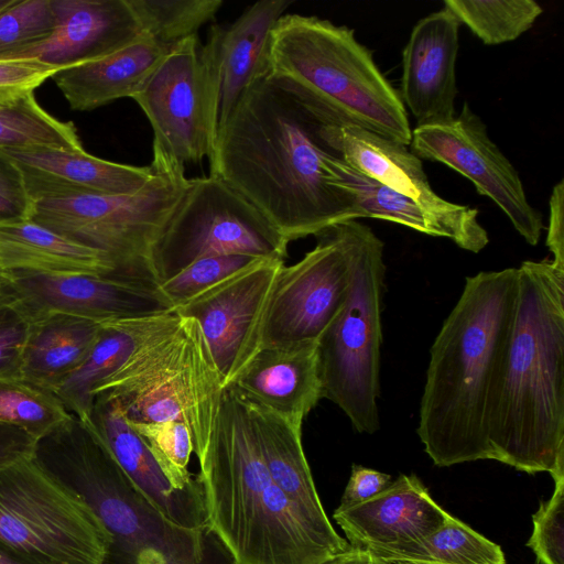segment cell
<instances>
[{
    "label": "cell",
    "mask_w": 564,
    "mask_h": 564,
    "mask_svg": "<svg viewBox=\"0 0 564 564\" xmlns=\"http://www.w3.org/2000/svg\"><path fill=\"white\" fill-rule=\"evenodd\" d=\"M325 124L310 104L269 73L245 93L219 129L210 173L252 205L290 242L358 219L350 195L332 183Z\"/></svg>",
    "instance_id": "6da1fadb"
},
{
    "label": "cell",
    "mask_w": 564,
    "mask_h": 564,
    "mask_svg": "<svg viewBox=\"0 0 564 564\" xmlns=\"http://www.w3.org/2000/svg\"><path fill=\"white\" fill-rule=\"evenodd\" d=\"M517 296V268L467 276L431 346L416 433L436 466L489 459Z\"/></svg>",
    "instance_id": "7a4b0ae2"
},
{
    "label": "cell",
    "mask_w": 564,
    "mask_h": 564,
    "mask_svg": "<svg viewBox=\"0 0 564 564\" xmlns=\"http://www.w3.org/2000/svg\"><path fill=\"white\" fill-rule=\"evenodd\" d=\"M205 524L237 564H323L350 545L316 525L272 479L245 399L226 387L196 455Z\"/></svg>",
    "instance_id": "3957f363"
},
{
    "label": "cell",
    "mask_w": 564,
    "mask_h": 564,
    "mask_svg": "<svg viewBox=\"0 0 564 564\" xmlns=\"http://www.w3.org/2000/svg\"><path fill=\"white\" fill-rule=\"evenodd\" d=\"M518 269L514 323L489 424V459L564 475V269Z\"/></svg>",
    "instance_id": "277c9868"
},
{
    "label": "cell",
    "mask_w": 564,
    "mask_h": 564,
    "mask_svg": "<svg viewBox=\"0 0 564 564\" xmlns=\"http://www.w3.org/2000/svg\"><path fill=\"white\" fill-rule=\"evenodd\" d=\"M269 74L296 90L327 126L359 127L411 143L399 91L346 25L283 14L271 32Z\"/></svg>",
    "instance_id": "5b68a950"
},
{
    "label": "cell",
    "mask_w": 564,
    "mask_h": 564,
    "mask_svg": "<svg viewBox=\"0 0 564 564\" xmlns=\"http://www.w3.org/2000/svg\"><path fill=\"white\" fill-rule=\"evenodd\" d=\"M34 463L76 495L112 536L119 564H193L206 531L169 521L120 466L88 422L72 416L35 442Z\"/></svg>",
    "instance_id": "8992f818"
},
{
    "label": "cell",
    "mask_w": 564,
    "mask_h": 564,
    "mask_svg": "<svg viewBox=\"0 0 564 564\" xmlns=\"http://www.w3.org/2000/svg\"><path fill=\"white\" fill-rule=\"evenodd\" d=\"M225 386L198 323L170 311L150 317L124 362L95 390L131 422L178 421L195 455L212 440Z\"/></svg>",
    "instance_id": "52a82bcc"
},
{
    "label": "cell",
    "mask_w": 564,
    "mask_h": 564,
    "mask_svg": "<svg viewBox=\"0 0 564 564\" xmlns=\"http://www.w3.org/2000/svg\"><path fill=\"white\" fill-rule=\"evenodd\" d=\"M350 282L346 301L318 339L323 398L359 433L380 429L381 313L386 292L384 245L373 230L348 220Z\"/></svg>",
    "instance_id": "ba28073f"
},
{
    "label": "cell",
    "mask_w": 564,
    "mask_h": 564,
    "mask_svg": "<svg viewBox=\"0 0 564 564\" xmlns=\"http://www.w3.org/2000/svg\"><path fill=\"white\" fill-rule=\"evenodd\" d=\"M150 165L154 176L133 194L42 198L32 202L29 218L102 252L113 267L111 278L158 288L152 247L183 198L189 178L184 167Z\"/></svg>",
    "instance_id": "9c48e42d"
},
{
    "label": "cell",
    "mask_w": 564,
    "mask_h": 564,
    "mask_svg": "<svg viewBox=\"0 0 564 564\" xmlns=\"http://www.w3.org/2000/svg\"><path fill=\"white\" fill-rule=\"evenodd\" d=\"M0 542L36 564H106L112 536L31 457L0 470Z\"/></svg>",
    "instance_id": "30bf717a"
},
{
    "label": "cell",
    "mask_w": 564,
    "mask_h": 564,
    "mask_svg": "<svg viewBox=\"0 0 564 564\" xmlns=\"http://www.w3.org/2000/svg\"><path fill=\"white\" fill-rule=\"evenodd\" d=\"M289 241L247 198L221 178L189 185L151 251L158 285L208 257L249 254L283 260Z\"/></svg>",
    "instance_id": "8fae6325"
},
{
    "label": "cell",
    "mask_w": 564,
    "mask_h": 564,
    "mask_svg": "<svg viewBox=\"0 0 564 564\" xmlns=\"http://www.w3.org/2000/svg\"><path fill=\"white\" fill-rule=\"evenodd\" d=\"M153 131V163L210 158L218 132L212 53L197 35L176 43L131 97Z\"/></svg>",
    "instance_id": "7c38bea8"
},
{
    "label": "cell",
    "mask_w": 564,
    "mask_h": 564,
    "mask_svg": "<svg viewBox=\"0 0 564 564\" xmlns=\"http://www.w3.org/2000/svg\"><path fill=\"white\" fill-rule=\"evenodd\" d=\"M348 220L316 234L312 250L296 263L281 268L261 347L318 340L340 312L350 282Z\"/></svg>",
    "instance_id": "4fadbf2b"
},
{
    "label": "cell",
    "mask_w": 564,
    "mask_h": 564,
    "mask_svg": "<svg viewBox=\"0 0 564 564\" xmlns=\"http://www.w3.org/2000/svg\"><path fill=\"white\" fill-rule=\"evenodd\" d=\"M410 150L420 160L443 163L468 178L479 195L498 205L525 242L539 243L542 214L529 203L519 173L467 102L447 122L415 127Z\"/></svg>",
    "instance_id": "5bb4252c"
},
{
    "label": "cell",
    "mask_w": 564,
    "mask_h": 564,
    "mask_svg": "<svg viewBox=\"0 0 564 564\" xmlns=\"http://www.w3.org/2000/svg\"><path fill=\"white\" fill-rule=\"evenodd\" d=\"M283 260H260L177 306L194 318L225 388L261 348L270 297Z\"/></svg>",
    "instance_id": "9a60e30c"
},
{
    "label": "cell",
    "mask_w": 564,
    "mask_h": 564,
    "mask_svg": "<svg viewBox=\"0 0 564 564\" xmlns=\"http://www.w3.org/2000/svg\"><path fill=\"white\" fill-rule=\"evenodd\" d=\"M9 272L8 293L32 321L67 314L105 323L173 311L158 288L87 273Z\"/></svg>",
    "instance_id": "2e32d148"
},
{
    "label": "cell",
    "mask_w": 564,
    "mask_h": 564,
    "mask_svg": "<svg viewBox=\"0 0 564 564\" xmlns=\"http://www.w3.org/2000/svg\"><path fill=\"white\" fill-rule=\"evenodd\" d=\"M457 18L443 8L413 26L402 54L401 100L419 126L440 124L455 116Z\"/></svg>",
    "instance_id": "e0dca14e"
},
{
    "label": "cell",
    "mask_w": 564,
    "mask_h": 564,
    "mask_svg": "<svg viewBox=\"0 0 564 564\" xmlns=\"http://www.w3.org/2000/svg\"><path fill=\"white\" fill-rule=\"evenodd\" d=\"M449 516L415 475H400L370 499L338 506L333 518L350 546L378 554L425 538Z\"/></svg>",
    "instance_id": "ac0fdd59"
},
{
    "label": "cell",
    "mask_w": 564,
    "mask_h": 564,
    "mask_svg": "<svg viewBox=\"0 0 564 564\" xmlns=\"http://www.w3.org/2000/svg\"><path fill=\"white\" fill-rule=\"evenodd\" d=\"M51 36L11 58H37L59 69L112 54L147 36L130 0H52Z\"/></svg>",
    "instance_id": "d6986e66"
},
{
    "label": "cell",
    "mask_w": 564,
    "mask_h": 564,
    "mask_svg": "<svg viewBox=\"0 0 564 564\" xmlns=\"http://www.w3.org/2000/svg\"><path fill=\"white\" fill-rule=\"evenodd\" d=\"M19 167L31 202L83 194L126 195L140 191L155 172L107 161L85 150L2 149Z\"/></svg>",
    "instance_id": "ffe728a7"
},
{
    "label": "cell",
    "mask_w": 564,
    "mask_h": 564,
    "mask_svg": "<svg viewBox=\"0 0 564 564\" xmlns=\"http://www.w3.org/2000/svg\"><path fill=\"white\" fill-rule=\"evenodd\" d=\"M290 6L289 0L258 1L228 28H212L206 44L216 80L218 131L249 87L269 73L271 32Z\"/></svg>",
    "instance_id": "44dd1931"
},
{
    "label": "cell",
    "mask_w": 564,
    "mask_h": 564,
    "mask_svg": "<svg viewBox=\"0 0 564 564\" xmlns=\"http://www.w3.org/2000/svg\"><path fill=\"white\" fill-rule=\"evenodd\" d=\"M228 387L249 403L304 421L323 399L318 340L261 347Z\"/></svg>",
    "instance_id": "7402d4cb"
},
{
    "label": "cell",
    "mask_w": 564,
    "mask_h": 564,
    "mask_svg": "<svg viewBox=\"0 0 564 564\" xmlns=\"http://www.w3.org/2000/svg\"><path fill=\"white\" fill-rule=\"evenodd\" d=\"M333 151L355 171L406 195L433 213L479 219V212L438 196L427 180L422 161L408 145L359 127L324 126Z\"/></svg>",
    "instance_id": "603a6c76"
},
{
    "label": "cell",
    "mask_w": 564,
    "mask_h": 564,
    "mask_svg": "<svg viewBox=\"0 0 564 564\" xmlns=\"http://www.w3.org/2000/svg\"><path fill=\"white\" fill-rule=\"evenodd\" d=\"M89 423L128 476L169 521L189 530H206L203 488L173 489L144 441L113 401L97 395Z\"/></svg>",
    "instance_id": "cb8c5ba5"
},
{
    "label": "cell",
    "mask_w": 564,
    "mask_h": 564,
    "mask_svg": "<svg viewBox=\"0 0 564 564\" xmlns=\"http://www.w3.org/2000/svg\"><path fill=\"white\" fill-rule=\"evenodd\" d=\"M332 183L354 200L357 217L397 223L415 231L452 240L463 250L480 252L489 242L479 219H459L431 212L411 197L355 171L337 154L329 159Z\"/></svg>",
    "instance_id": "d4e9b609"
},
{
    "label": "cell",
    "mask_w": 564,
    "mask_h": 564,
    "mask_svg": "<svg viewBox=\"0 0 564 564\" xmlns=\"http://www.w3.org/2000/svg\"><path fill=\"white\" fill-rule=\"evenodd\" d=\"M172 47L147 35L101 58L59 69L52 78L73 110H93L131 98Z\"/></svg>",
    "instance_id": "484cf974"
},
{
    "label": "cell",
    "mask_w": 564,
    "mask_h": 564,
    "mask_svg": "<svg viewBox=\"0 0 564 564\" xmlns=\"http://www.w3.org/2000/svg\"><path fill=\"white\" fill-rule=\"evenodd\" d=\"M247 405L274 482L316 525L326 531H335L323 508L304 454L303 421L258 404L247 402Z\"/></svg>",
    "instance_id": "4316f807"
},
{
    "label": "cell",
    "mask_w": 564,
    "mask_h": 564,
    "mask_svg": "<svg viewBox=\"0 0 564 564\" xmlns=\"http://www.w3.org/2000/svg\"><path fill=\"white\" fill-rule=\"evenodd\" d=\"M0 264L7 271L113 275L107 257L30 218L0 221Z\"/></svg>",
    "instance_id": "83f0119b"
},
{
    "label": "cell",
    "mask_w": 564,
    "mask_h": 564,
    "mask_svg": "<svg viewBox=\"0 0 564 564\" xmlns=\"http://www.w3.org/2000/svg\"><path fill=\"white\" fill-rule=\"evenodd\" d=\"M102 324L67 315L34 319L24 347L22 379L53 390L87 357Z\"/></svg>",
    "instance_id": "f1b7e54d"
},
{
    "label": "cell",
    "mask_w": 564,
    "mask_h": 564,
    "mask_svg": "<svg viewBox=\"0 0 564 564\" xmlns=\"http://www.w3.org/2000/svg\"><path fill=\"white\" fill-rule=\"evenodd\" d=\"M150 317L101 323V332L87 357L52 390L69 413L89 423L94 390L129 357Z\"/></svg>",
    "instance_id": "f546056e"
},
{
    "label": "cell",
    "mask_w": 564,
    "mask_h": 564,
    "mask_svg": "<svg viewBox=\"0 0 564 564\" xmlns=\"http://www.w3.org/2000/svg\"><path fill=\"white\" fill-rule=\"evenodd\" d=\"M388 562L419 564H507L502 549L453 517L425 538L375 554Z\"/></svg>",
    "instance_id": "4dcf8cb0"
},
{
    "label": "cell",
    "mask_w": 564,
    "mask_h": 564,
    "mask_svg": "<svg viewBox=\"0 0 564 564\" xmlns=\"http://www.w3.org/2000/svg\"><path fill=\"white\" fill-rule=\"evenodd\" d=\"M443 4L486 45L518 39L543 12L534 0H445Z\"/></svg>",
    "instance_id": "1f68e13d"
},
{
    "label": "cell",
    "mask_w": 564,
    "mask_h": 564,
    "mask_svg": "<svg viewBox=\"0 0 564 564\" xmlns=\"http://www.w3.org/2000/svg\"><path fill=\"white\" fill-rule=\"evenodd\" d=\"M34 147L84 150L73 122L51 116L32 93L19 102L0 109V149Z\"/></svg>",
    "instance_id": "d6a6232c"
},
{
    "label": "cell",
    "mask_w": 564,
    "mask_h": 564,
    "mask_svg": "<svg viewBox=\"0 0 564 564\" xmlns=\"http://www.w3.org/2000/svg\"><path fill=\"white\" fill-rule=\"evenodd\" d=\"M70 416L52 390L22 378L0 379V423L39 440Z\"/></svg>",
    "instance_id": "836d02e7"
},
{
    "label": "cell",
    "mask_w": 564,
    "mask_h": 564,
    "mask_svg": "<svg viewBox=\"0 0 564 564\" xmlns=\"http://www.w3.org/2000/svg\"><path fill=\"white\" fill-rule=\"evenodd\" d=\"M144 32L169 46L197 35L214 19L221 0H130Z\"/></svg>",
    "instance_id": "e575fe53"
},
{
    "label": "cell",
    "mask_w": 564,
    "mask_h": 564,
    "mask_svg": "<svg viewBox=\"0 0 564 564\" xmlns=\"http://www.w3.org/2000/svg\"><path fill=\"white\" fill-rule=\"evenodd\" d=\"M127 422L141 436L173 489L200 490L198 477L188 470L193 441L187 426L178 421Z\"/></svg>",
    "instance_id": "d590c367"
},
{
    "label": "cell",
    "mask_w": 564,
    "mask_h": 564,
    "mask_svg": "<svg viewBox=\"0 0 564 564\" xmlns=\"http://www.w3.org/2000/svg\"><path fill=\"white\" fill-rule=\"evenodd\" d=\"M54 28L52 0H14L0 11V59L47 40Z\"/></svg>",
    "instance_id": "8d00e7d4"
},
{
    "label": "cell",
    "mask_w": 564,
    "mask_h": 564,
    "mask_svg": "<svg viewBox=\"0 0 564 564\" xmlns=\"http://www.w3.org/2000/svg\"><path fill=\"white\" fill-rule=\"evenodd\" d=\"M260 260L263 258L249 254L203 258L161 282L158 290L170 302L174 311L197 294Z\"/></svg>",
    "instance_id": "74e56055"
},
{
    "label": "cell",
    "mask_w": 564,
    "mask_h": 564,
    "mask_svg": "<svg viewBox=\"0 0 564 564\" xmlns=\"http://www.w3.org/2000/svg\"><path fill=\"white\" fill-rule=\"evenodd\" d=\"M555 488L533 514L527 545L540 564H564V475L553 477Z\"/></svg>",
    "instance_id": "f35d334b"
},
{
    "label": "cell",
    "mask_w": 564,
    "mask_h": 564,
    "mask_svg": "<svg viewBox=\"0 0 564 564\" xmlns=\"http://www.w3.org/2000/svg\"><path fill=\"white\" fill-rule=\"evenodd\" d=\"M32 323L10 293L0 295V379L22 378L23 352Z\"/></svg>",
    "instance_id": "ab89813d"
},
{
    "label": "cell",
    "mask_w": 564,
    "mask_h": 564,
    "mask_svg": "<svg viewBox=\"0 0 564 564\" xmlns=\"http://www.w3.org/2000/svg\"><path fill=\"white\" fill-rule=\"evenodd\" d=\"M59 68L37 58L0 59V109L10 107L53 77Z\"/></svg>",
    "instance_id": "60d3db41"
},
{
    "label": "cell",
    "mask_w": 564,
    "mask_h": 564,
    "mask_svg": "<svg viewBox=\"0 0 564 564\" xmlns=\"http://www.w3.org/2000/svg\"><path fill=\"white\" fill-rule=\"evenodd\" d=\"M31 207L19 167L0 149V221L29 218Z\"/></svg>",
    "instance_id": "b9f144b4"
},
{
    "label": "cell",
    "mask_w": 564,
    "mask_h": 564,
    "mask_svg": "<svg viewBox=\"0 0 564 564\" xmlns=\"http://www.w3.org/2000/svg\"><path fill=\"white\" fill-rule=\"evenodd\" d=\"M390 482V475L354 464L339 507L366 501L382 491Z\"/></svg>",
    "instance_id": "7bdbcfd3"
},
{
    "label": "cell",
    "mask_w": 564,
    "mask_h": 564,
    "mask_svg": "<svg viewBox=\"0 0 564 564\" xmlns=\"http://www.w3.org/2000/svg\"><path fill=\"white\" fill-rule=\"evenodd\" d=\"M549 225L546 247L553 256V263L564 269V181L561 178L552 188L549 199Z\"/></svg>",
    "instance_id": "ee69618b"
},
{
    "label": "cell",
    "mask_w": 564,
    "mask_h": 564,
    "mask_svg": "<svg viewBox=\"0 0 564 564\" xmlns=\"http://www.w3.org/2000/svg\"><path fill=\"white\" fill-rule=\"evenodd\" d=\"M36 440L25 431L0 423V470L31 458Z\"/></svg>",
    "instance_id": "f6af8a7d"
},
{
    "label": "cell",
    "mask_w": 564,
    "mask_h": 564,
    "mask_svg": "<svg viewBox=\"0 0 564 564\" xmlns=\"http://www.w3.org/2000/svg\"><path fill=\"white\" fill-rule=\"evenodd\" d=\"M323 564H392L368 550L349 546L345 552L329 558Z\"/></svg>",
    "instance_id": "bcb514c9"
},
{
    "label": "cell",
    "mask_w": 564,
    "mask_h": 564,
    "mask_svg": "<svg viewBox=\"0 0 564 564\" xmlns=\"http://www.w3.org/2000/svg\"><path fill=\"white\" fill-rule=\"evenodd\" d=\"M193 564H237L225 546L210 532L206 531L205 552L200 561Z\"/></svg>",
    "instance_id": "7dc6e473"
},
{
    "label": "cell",
    "mask_w": 564,
    "mask_h": 564,
    "mask_svg": "<svg viewBox=\"0 0 564 564\" xmlns=\"http://www.w3.org/2000/svg\"><path fill=\"white\" fill-rule=\"evenodd\" d=\"M0 564H36L0 542Z\"/></svg>",
    "instance_id": "c3c4849f"
},
{
    "label": "cell",
    "mask_w": 564,
    "mask_h": 564,
    "mask_svg": "<svg viewBox=\"0 0 564 564\" xmlns=\"http://www.w3.org/2000/svg\"><path fill=\"white\" fill-rule=\"evenodd\" d=\"M9 283L10 272L4 270L0 264V295L6 294L8 292Z\"/></svg>",
    "instance_id": "681fc988"
},
{
    "label": "cell",
    "mask_w": 564,
    "mask_h": 564,
    "mask_svg": "<svg viewBox=\"0 0 564 564\" xmlns=\"http://www.w3.org/2000/svg\"><path fill=\"white\" fill-rule=\"evenodd\" d=\"M14 0H0V11L10 6Z\"/></svg>",
    "instance_id": "f907efd6"
},
{
    "label": "cell",
    "mask_w": 564,
    "mask_h": 564,
    "mask_svg": "<svg viewBox=\"0 0 564 564\" xmlns=\"http://www.w3.org/2000/svg\"><path fill=\"white\" fill-rule=\"evenodd\" d=\"M392 564H419V563H411V562H391Z\"/></svg>",
    "instance_id": "816d5d0a"
}]
</instances>
